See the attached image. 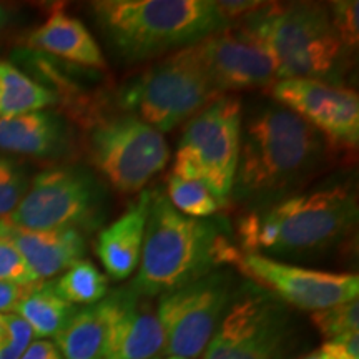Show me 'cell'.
Wrapping results in <instances>:
<instances>
[{
    "mask_svg": "<svg viewBox=\"0 0 359 359\" xmlns=\"http://www.w3.org/2000/svg\"><path fill=\"white\" fill-rule=\"evenodd\" d=\"M323 349L330 353L334 359H359V334L358 331H348L327 339Z\"/></svg>",
    "mask_w": 359,
    "mask_h": 359,
    "instance_id": "4dcf8cb0",
    "label": "cell"
},
{
    "mask_svg": "<svg viewBox=\"0 0 359 359\" xmlns=\"http://www.w3.org/2000/svg\"><path fill=\"white\" fill-rule=\"evenodd\" d=\"M359 4L356 0H341L333 2L330 7L331 24L336 35H338L341 47L353 50L359 42Z\"/></svg>",
    "mask_w": 359,
    "mask_h": 359,
    "instance_id": "4316f807",
    "label": "cell"
},
{
    "mask_svg": "<svg viewBox=\"0 0 359 359\" xmlns=\"http://www.w3.org/2000/svg\"><path fill=\"white\" fill-rule=\"evenodd\" d=\"M311 321L326 339H333L336 336L348 333V331H358L359 302L351 299V302L314 311L311 314Z\"/></svg>",
    "mask_w": 359,
    "mask_h": 359,
    "instance_id": "484cf974",
    "label": "cell"
},
{
    "mask_svg": "<svg viewBox=\"0 0 359 359\" xmlns=\"http://www.w3.org/2000/svg\"><path fill=\"white\" fill-rule=\"evenodd\" d=\"M241 27L266 48L278 80L325 79L343 53L330 7L321 4H264Z\"/></svg>",
    "mask_w": 359,
    "mask_h": 359,
    "instance_id": "5b68a950",
    "label": "cell"
},
{
    "mask_svg": "<svg viewBox=\"0 0 359 359\" xmlns=\"http://www.w3.org/2000/svg\"><path fill=\"white\" fill-rule=\"evenodd\" d=\"M55 293L70 304L92 306L109 294V278L88 259H80L50 281Z\"/></svg>",
    "mask_w": 359,
    "mask_h": 359,
    "instance_id": "603a6c76",
    "label": "cell"
},
{
    "mask_svg": "<svg viewBox=\"0 0 359 359\" xmlns=\"http://www.w3.org/2000/svg\"><path fill=\"white\" fill-rule=\"evenodd\" d=\"M77 311L55 293L52 283H37L27 291L12 313L20 316L32 330L34 338H53Z\"/></svg>",
    "mask_w": 359,
    "mask_h": 359,
    "instance_id": "ffe728a7",
    "label": "cell"
},
{
    "mask_svg": "<svg viewBox=\"0 0 359 359\" xmlns=\"http://www.w3.org/2000/svg\"><path fill=\"white\" fill-rule=\"evenodd\" d=\"M222 95L206 77L191 45L173 52L125 88L122 103L135 116L170 132Z\"/></svg>",
    "mask_w": 359,
    "mask_h": 359,
    "instance_id": "8992f818",
    "label": "cell"
},
{
    "mask_svg": "<svg viewBox=\"0 0 359 359\" xmlns=\"http://www.w3.org/2000/svg\"><path fill=\"white\" fill-rule=\"evenodd\" d=\"M243 105L238 97L222 95L188 120L180 142L173 175L208 185L219 205L230 201L240 154Z\"/></svg>",
    "mask_w": 359,
    "mask_h": 359,
    "instance_id": "52a82bcc",
    "label": "cell"
},
{
    "mask_svg": "<svg viewBox=\"0 0 359 359\" xmlns=\"http://www.w3.org/2000/svg\"><path fill=\"white\" fill-rule=\"evenodd\" d=\"M167 198L180 213L191 218H206L217 213L222 205L210 190L208 185L195 178H183L170 175L167 185Z\"/></svg>",
    "mask_w": 359,
    "mask_h": 359,
    "instance_id": "cb8c5ba5",
    "label": "cell"
},
{
    "mask_svg": "<svg viewBox=\"0 0 359 359\" xmlns=\"http://www.w3.org/2000/svg\"><path fill=\"white\" fill-rule=\"evenodd\" d=\"M57 95L27 77L8 62H0V118H11L55 105Z\"/></svg>",
    "mask_w": 359,
    "mask_h": 359,
    "instance_id": "44dd1931",
    "label": "cell"
},
{
    "mask_svg": "<svg viewBox=\"0 0 359 359\" xmlns=\"http://www.w3.org/2000/svg\"><path fill=\"white\" fill-rule=\"evenodd\" d=\"M356 222V193L327 187L263 206L241 219L238 236L246 253H314L343 240Z\"/></svg>",
    "mask_w": 359,
    "mask_h": 359,
    "instance_id": "3957f363",
    "label": "cell"
},
{
    "mask_svg": "<svg viewBox=\"0 0 359 359\" xmlns=\"http://www.w3.org/2000/svg\"><path fill=\"white\" fill-rule=\"evenodd\" d=\"M303 359H334L333 356H331L330 353H326L325 349H318V351H314V353H311L309 354V356H306V358H303Z\"/></svg>",
    "mask_w": 359,
    "mask_h": 359,
    "instance_id": "e575fe53",
    "label": "cell"
},
{
    "mask_svg": "<svg viewBox=\"0 0 359 359\" xmlns=\"http://www.w3.org/2000/svg\"><path fill=\"white\" fill-rule=\"evenodd\" d=\"M29 47L83 67L105 69L100 45L88 29L64 11H53L39 29L29 35Z\"/></svg>",
    "mask_w": 359,
    "mask_h": 359,
    "instance_id": "d6986e66",
    "label": "cell"
},
{
    "mask_svg": "<svg viewBox=\"0 0 359 359\" xmlns=\"http://www.w3.org/2000/svg\"><path fill=\"white\" fill-rule=\"evenodd\" d=\"M233 280L210 271L182 288L160 296L156 314L163 333V353L195 359L205 353L233 302Z\"/></svg>",
    "mask_w": 359,
    "mask_h": 359,
    "instance_id": "9c48e42d",
    "label": "cell"
},
{
    "mask_svg": "<svg viewBox=\"0 0 359 359\" xmlns=\"http://www.w3.org/2000/svg\"><path fill=\"white\" fill-rule=\"evenodd\" d=\"M37 285V283H35ZM30 286L11 285V283H0V313H12L13 308L27 294V291L32 288Z\"/></svg>",
    "mask_w": 359,
    "mask_h": 359,
    "instance_id": "1f68e13d",
    "label": "cell"
},
{
    "mask_svg": "<svg viewBox=\"0 0 359 359\" xmlns=\"http://www.w3.org/2000/svg\"><path fill=\"white\" fill-rule=\"evenodd\" d=\"M103 191L92 173L79 167L48 168L35 175L29 190L4 218L25 230H82L95 226Z\"/></svg>",
    "mask_w": 359,
    "mask_h": 359,
    "instance_id": "ba28073f",
    "label": "cell"
},
{
    "mask_svg": "<svg viewBox=\"0 0 359 359\" xmlns=\"http://www.w3.org/2000/svg\"><path fill=\"white\" fill-rule=\"evenodd\" d=\"M103 330V359H155L163 353L156 309L132 286L111 291L97 303Z\"/></svg>",
    "mask_w": 359,
    "mask_h": 359,
    "instance_id": "9a60e30c",
    "label": "cell"
},
{
    "mask_svg": "<svg viewBox=\"0 0 359 359\" xmlns=\"http://www.w3.org/2000/svg\"><path fill=\"white\" fill-rule=\"evenodd\" d=\"M148 210L150 191H142L140 198L98 235L97 255L109 276L116 281L127 280L140 264Z\"/></svg>",
    "mask_w": 359,
    "mask_h": 359,
    "instance_id": "e0dca14e",
    "label": "cell"
},
{
    "mask_svg": "<svg viewBox=\"0 0 359 359\" xmlns=\"http://www.w3.org/2000/svg\"><path fill=\"white\" fill-rule=\"evenodd\" d=\"M0 238L11 241L39 281L64 273L85 257L87 243L82 231L72 230H25L0 219Z\"/></svg>",
    "mask_w": 359,
    "mask_h": 359,
    "instance_id": "2e32d148",
    "label": "cell"
},
{
    "mask_svg": "<svg viewBox=\"0 0 359 359\" xmlns=\"http://www.w3.org/2000/svg\"><path fill=\"white\" fill-rule=\"evenodd\" d=\"M22 349L11 346V344L0 343V359H19L22 356Z\"/></svg>",
    "mask_w": 359,
    "mask_h": 359,
    "instance_id": "836d02e7",
    "label": "cell"
},
{
    "mask_svg": "<svg viewBox=\"0 0 359 359\" xmlns=\"http://www.w3.org/2000/svg\"><path fill=\"white\" fill-rule=\"evenodd\" d=\"M167 359H187V358H175V356H168Z\"/></svg>",
    "mask_w": 359,
    "mask_h": 359,
    "instance_id": "8d00e7d4",
    "label": "cell"
},
{
    "mask_svg": "<svg viewBox=\"0 0 359 359\" xmlns=\"http://www.w3.org/2000/svg\"><path fill=\"white\" fill-rule=\"evenodd\" d=\"M30 180L19 161L0 154V219L7 218L29 190Z\"/></svg>",
    "mask_w": 359,
    "mask_h": 359,
    "instance_id": "d4e9b609",
    "label": "cell"
},
{
    "mask_svg": "<svg viewBox=\"0 0 359 359\" xmlns=\"http://www.w3.org/2000/svg\"><path fill=\"white\" fill-rule=\"evenodd\" d=\"M0 283H11V285L19 286H30L40 283L20 251L4 238H0Z\"/></svg>",
    "mask_w": 359,
    "mask_h": 359,
    "instance_id": "83f0119b",
    "label": "cell"
},
{
    "mask_svg": "<svg viewBox=\"0 0 359 359\" xmlns=\"http://www.w3.org/2000/svg\"><path fill=\"white\" fill-rule=\"evenodd\" d=\"M191 48L219 95L278 82L266 48L245 27L219 30L193 43Z\"/></svg>",
    "mask_w": 359,
    "mask_h": 359,
    "instance_id": "5bb4252c",
    "label": "cell"
},
{
    "mask_svg": "<svg viewBox=\"0 0 359 359\" xmlns=\"http://www.w3.org/2000/svg\"><path fill=\"white\" fill-rule=\"evenodd\" d=\"M7 22H8V12L6 11V7L0 6V30L7 25Z\"/></svg>",
    "mask_w": 359,
    "mask_h": 359,
    "instance_id": "d590c367",
    "label": "cell"
},
{
    "mask_svg": "<svg viewBox=\"0 0 359 359\" xmlns=\"http://www.w3.org/2000/svg\"><path fill=\"white\" fill-rule=\"evenodd\" d=\"M19 359H62V356L52 341L37 339L30 343Z\"/></svg>",
    "mask_w": 359,
    "mask_h": 359,
    "instance_id": "d6a6232c",
    "label": "cell"
},
{
    "mask_svg": "<svg viewBox=\"0 0 359 359\" xmlns=\"http://www.w3.org/2000/svg\"><path fill=\"white\" fill-rule=\"evenodd\" d=\"M217 11L224 22V25L230 29L231 24L243 22L258 12L264 4L263 2H250V0H215Z\"/></svg>",
    "mask_w": 359,
    "mask_h": 359,
    "instance_id": "f546056e",
    "label": "cell"
},
{
    "mask_svg": "<svg viewBox=\"0 0 359 359\" xmlns=\"http://www.w3.org/2000/svg\"><path fill=\"white\" fill-rule=\"evenodd\" d=\"M95 167L122 193H135L167 167L170 150L163 133L135 115L103 120L90 135Z\"/></svg>",
    "mask_w": 359,
    "mask_h": 359,
    "instance_id": "8fae6325",
    "label": "cell"
},
{
    "mask_svg": "<svg viewBox=\"0 0 359 359\" xmlns=\"http://www.w3.org/2000/svg\"><path fill=\"white\" fill-rule=\"evenodd\" d=\"M231 248L213 223L187 217L165 193L150 191L140 269L130 286L147 298L170 293L212 271Z\"/></svg>",
    "mask_w": 359,
    "mask_h": 359,
    "instance_id": "7a4b0ae2",
    "label": "cell"
},
{
    "mask_svg": "<svg viewBox=\"0 0 359 359\" xmlns=\"http://www.w3.org/2000/svg\"><path fill=\"white\" fill-rule=\"evenodd\" d=\"M92 11L125 62L160 57L228 29L215 0H100Z\"/></svg>",
    "mask_w": 359,
    "mask_h": 359,
    "instance_id": "277c9868",
    "label": "cell"
},
{
    "mask_svg": "<svg viewBox=\"0 0 359 359\" xmlns=\"http://www.w3.org/2000/svg\"><path fill=\"white\" fill-rule=\"evenodd\" d=\"M70 147V128L55 111L0 118V150L35 158L60 156Z\"/></svg>",
    "mask_w": 359,
    "mask_h": 359,
    "instance_id": "ac0fdd59",
    "label": "cell"
},
{
    "mask_svg": "<svg viewBox=\"0 0 359 359\" xmlns=\"http://www.w3.org/2000/svg\"><path fill=\"white\" fill-rule=\"evenodd\" d=\"M155 359H156V358H155Z\"/></svg>",
    "mask_w": 359,
    "mask_h": 359,
    "instance_id": "74e56055",
    "label": "cell"
},
{
    "mask_svg": "<svg viewBox=\"0 0 359 359\" xmlns=\"http://www.w3.org/2000/svg\"><path fill=\"white\" fill-rule=\"evenodd\" d=\"M325 138L281 105L263 107L241 125L230 198L263 203L298 185L320 163Z\"/></svg>",
    "mask_w": 359,
    "mask_h": 359,
    "instance_id": "6da1fadb",
    "label": "cell"
},
{
    "mask_svg": "<svg viewBox=\"0 0 359 359\" xmlns=\"http://www.w3.org/2000/svg\"><path fill=\"white\" fill-rule=\"evenodd\" d=\"M53 339L62 359H103V330L97 304L77 309Z\"/></svg>",
    "mask_w": 359,
    "mask_h": 359,
    "instance_id": "7402d4cb",
    "label": "cell"
},
{
    "mask_svg": "<svg viewBox=\"0 0 359 359\" xmlns=\"http://www.w3.org/2000/svg\"><path fill=\"white\" fill-rule=\"evenodd\" d=\"M228 262L281 303L306 311H320L358 299L359 276L296 266L259 253L231 248Z\"/></svg>",
    "mask_w": 359,
    "mask_h": 359,
    "instance_id": "7c38bea8",
    "label": "cell"
},
{
    "mask_svg": "<svg viewBox=\"0 0 359 359\" xmlns=\"http://www.w3.org/2000/svg\"><path fill=\"white\" fill-rule=\"evenodd\" d=\"M271 95L336 145L356 148L359 142V98L349 88L323 80L286 79L271 85Z\"/></svg>",
    "mask_w": 359,
    "mask_h": 359,
    "instance_id": "4fadbf2b",
    "label": "cell"
},
{
    "mask_svg": "<svg viewBox=\"0 0 359 359\" xmlns=\"http://www.w3.org/2000/svg\"><path fill=\"white\" fill-rule=\"evenodd\" d=\"M290 341L285 304L263 288L243 290L228 306L203 359H285Z\"/></svg>",
    "mask_w": 359,
    "mask_h": 359,
    "instance_id": "30bf717a",
    "label": "cell"
},
{
    "mask_svg": "<svg viewBox=\"0 0 359 359\" xmlns=\"http://www.w3.org/2000/svg\"><path fill=\"white\" fill-rule=\"evenodd\" d=\"M34 341L30 326L15 313H0V343L25 351Z\"/></svg>",
    "mask_w": 359,
    "mask_h": 359,
    "instance_id": "f1b7e54d",
    "label": "cell"
}]
</instances>
